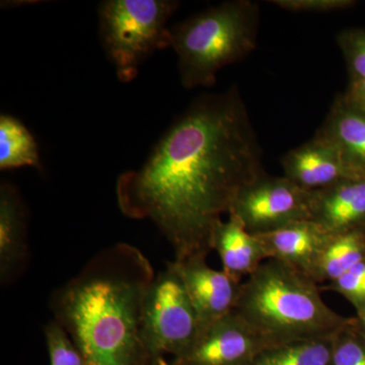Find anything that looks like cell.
I'll return each mask as SVG.
<instances>
[{
	"instance_id": "6da1fadb",
	"label": "cell",
	"mask_w": 365,
	"mask_h": 365,
	"mask_svg": "<svg viewBox=\"0 0 365 365\" xmlns=\"http://www.w3.org/2000/svg\"><path fill=\"white\" fill-rule=\"evenodd\" d=\"M266 174L262 148L237 86L192 102L138 170L118 179V206L150 220L175 261L207 257L215 227L245 187Z\"/></svg>"
},
{
	"instance_id": "7a4b0ae2",
	"label": "cell",
	"mask_w": 365,
	"mask_h": 365,
	"mask_svg": "<svg viewBox=\"0 0 365 365\" xmlns=\"http://www.w3.org/2000/svg\"><path fill=\"white\" fill-rule=\"evenodd\" d=\"M155 276L143 252L119 244L101 252L53 294L55 319L86 364H153L141 335V313Z\"/></svg>"
},
{
	"instance_id": "3957f363",
	"label": "cell",
	"mask_w": 365,
	"mask_h": 365,
	"mask_svg": "<svg viewBox=\"0 0 365 365\" xmlns=\"http://www.w3.org/2000/svg\"><path fill=\"white\" fill-rule=\"evenodd\" d=\"M234 311L268 347L332 335L353 321L327 306L316 281L274 259L242 282Z\"/></svg>"
},
{
	"instance_id": "277c9868",
	"label": "cell",
	"mask_w": 365,
	"mask_h": 365,
	"mask_svg": "<svg viewBox=\"0 0 365 365\" xmlns=\"http://www.w3.org/2000/svg\"><path fill=\"white\" fill-rule=\"evenodd\" d=\"M260 6L232 0L170 26V47L178 56L182 86H212L222 68L257 48Z\"/></svg>"
},
{
	"instance_id": "5b68a950",
	"label": "cell",
	"mask_w": 365,
	"mask_h": 365,
	"mask_svg": "<svg viewBox=\"0 0 365 365\" xmlns=\"http://www.w3.org/2000/svg\"><path fill=\"white\" fill-rule=\"evenodd\" d=\"M176 0H107L98 6L103 47L118 78L129 83L158 50L170 47V16Z\"/></svg>"
},
{
	"instance_id": "8992f818",
	"label": "cell",
	"mask_w": 365,
	"mask_h": 365,
	"mask_svg": "<svg viewBox=\"0 0 365 365\" xmlns=\"http://www.w3.org/2000/svg\"><path fill=\"white\" fill-rule=\"evenodd\" d=\"M200 332L198 318L173 262L155 276L143 300L141 335L153 362L165 353L185 354Z\"/></svg>"
},
{
	"instance_id": "52a82bcc",
	"label": "cell",
	"mask_w": 365,
	"mask_h": 365,
	"mask_svg": "<svg viewBox=\"0 0 365 365\" xmlns=\"http://www.w3.org/2000/svg\"><path fill=\"white\" fill-rule=\"evenodd\" d=\"M314 192L300 188L284 176L265 174L245 187L228 215L252 235L268 234L292 223L312 220Z\"/></svg>"
},
{
	"instance_id": "ba28073f",
	"label": "cell",
	"mask_w": 365,
	"mask_h": 365,
	"mask_svg": "<svg viewBox=\"0 0 365 365\" xmlns=\"http://www.w3.org/2000/svg\"><path fill=\"white\" fill-rule=\"evenodd\" d=\"M265 341L235 311L201 329L191 348L172 365H251L267 348Z\"/></svg>"
},
{
	"instance_id": "9c48e42d",
	"label": "cell",
	"mask_w": 365,
	"mask_h": 365,
	"mask_svg": "<svg viewBox=\"0 0 365 365\" xmlns=\"http://www.w3.org/2000/svg\"><path fill=\"white\" fill-rule=\"evenodd\" d=\"M173 265L193 304L200 330L234 311L242 282L232 279L222 270L209 267L203 256L174 261Z\"/></svg>"
},
{
	"instance_id": "30bf717a",
	"label": "cell",
	"mask_w": 365,
	"mask_h": 365,
	"mask_svg": "<svg viewBox=\"0 0 365 365\" xmlns=\"http://www.w3.org/2000/svg\"><path fill=\"white\" fill-rule=\"evenodd\" d=\"M285 178L307 191H318L357 178L338 150L323 137L313 138L288 151L281 160Z\"/></svg>"
},
{
	"instance_id": "8fae6325",
	"label": "cell",
	"mask_w": 365,
	"mask_h": 365,
	"mask_svg": "<svg viewBox=\"0 0 365 365\" xmlns=\"http://www.w3.org/2000/svg\"><path fill=\"white\" fill-rule=\"evenodd\" d=\"M255 235L260 241L267 260L282 262L312 279L319 258L332 237L311 220L294 222L268 234Z\"/></svg>"
},
{
	"instance_id": "7c38bea8",
	"label": "cell",
	"mask_w": 365,
	"mask_h": 365,
	"mask_svg": "<svg viewBox=\"0 0 365 365\" xmlns=\"http://www.w3.org/2000/svg\"><path fill=\"white\" fill-rule=\"evenodd\" d=\"M312 220L332 235L365 232V177L314 191Z\"/></svg>"
},
{
	"instance_id": "4fadbf2b",
	"label": "cell",
	"mask_w": 365,
	"mask_h": 365,
	"mask_svg": "<svg viewBox=\"0 0 365 365\" xmlns=\"http://www.w3.org/2000/svg\"><path fill=\"white\" fill-rule=\"evenodd\" d=\"M316 134L332 144L355 177H365L364 113L338 95Z\"/></svg>"
},
{
	"instance_id": "5bb4252c",
	"label": "cell",
	"mask_w": 365,
	"mask_h": 365,
	"mask_svg": "<svg viewBox=\"0 0 365 365\" xmlns=\"http://www.w3.org/2000/svg\"><path fill=\"white\" fill-rule=\"evenodd\" d=\"M212 250L220 255L223 272L237 282L267 260L258 237L250 234L234 216L228 215L227 222L222 220L215 227Z\"/></svg>"
},
{
	"instance_id": "9a60e30c",
	"label": "cell",
	"mask_w": 365,
	"mask_h": 365,
	"mask_svg": "<svg viewBox=\"0 0 365 365\" xmlns=\"http://www.w3.org/2000/svg\"><path fill=\"white\" fill-rule=\"evenodd\" d=\"M26 251L25 208L16 190L4 182L0 188V275L11 278Z\"/></svg>"
},
{
	"instance_id": "2e32d148",
	"label": "cell",
	"mask_w": 365,
	"mask_h": 365,
	"mask_svg": "<svg viewBox=\"0 0 365 365\" xmlns=\"http://www.w3.org/2000/svg\"><path fill=\"white\" fill-rule=\"evenodd\" d=\"M42 169L39 148L31 132L11 115L0 116V169Z\"/></svg>"
},
{
	"instance_id": "e0dca14e",
	"label": "cell",
	"mask_w": 365,
	"mask_h": 365,
	"mask_svg": "<svg viewBox=\"0 0 365 365\" xmlns=\"http://www.w3.org/2000/svg\"><path fill=\"white\" fill-rule=\"evenodd\" d=\"M365 260V232L332 235L319 258L313 279L332 282Z\"/></svg>"
},
{
	"instance_id": "ac0fdd59",
	"label": "cell",
	"mask_w": 365,
	"mask_h": 365,
	"mask_svg": "<svg viewBox=\"0 0 365 365\" xmlns=\"http://www.w3.org/2000/svg\"><path fill=\"white\" fill-rule=\"evenodd\" d=\"M335 334L270 346L262 350L251 365H330Z\"/></svg>"
},
{
	"instance_id": "d6986e66",
	"label": "cell",
	"mask_w": 365,
	"mask_h": 365,
	"mask_svg": "<svg viewBox=\"0 0 365 365\" xmlns=\"http://www.w3.org/2000/svg\"><path fill=\"white\" fill-rule=\"evenodd\" d=\"M330 365H365V336L356 318L334 336Z\"/></svg>"
},
{
	"instance_id": "ffe728a7",
	"label": "cell",
	"mask_w": 365,
	"mask_h": 365,
	"mask_svg": "<svg viewBox=\"0 0 365 365\" xmlns=\"http://www.w3.org/2000/svg\"><path fill=\"white\" fill-rule=\"evenodd\" d=\"M50 365H88L68 334L56 319L45 328Z\"/></svg>"
},
{
	"instance_id": "44dd1931",
	"label": "cell",
	"mask_w": 365,
	"mask_h": 365,
	"mask_svg": "<svg viewBox=\"0 0 365 365\" xmlns=\"http://www.w3.org/2000/svg\"><path fill=\"white\" fill-rule=\"evenodd\" d=\"M328 289L344 297L356 311L357 316L365 312V260L353 266L337 279L330 282Z\"/></svg>"
},
{
	"instance_id": "7402d4cb",
	"label": "cell",
	"mask_w": 365,
	"mask_h": 365,
	"mask_svg": "<svg viewBox=\"0 0 365 365\" xmlns=\"http://www.w3.org/2000/svg\"><path fill=\"white\" fill-rule=\"evenodd\" d=\"M350 79L365 78V30H345L337 36Z\"/></svg>"
},
{
	"instance_id": "603a6c76",
	"label": "cell",
	"mask_w": 365,
	"mask_h": 365,
	"mask_svg": "<svg viewBox=\"0 0 365 365\" xmlns=\"http://www.w3.org/2000/svg\"><path fill=\"white\" fill-rule=\"evenodd\" d=\"M274 6L294 13H329L352 6L350 0H271Z\"/></svg>"
},
{
	"instance_id": "cb8c5ba5",
	"label": "cell",
	"mask_w": 365,
	"mask_h": 365,
	"mask_svg": "<svg viewBox=\"0 0 365 365\" xmlns=\"http://www.w3.org/2000/svg\"><path fill=\"white\" fill-rule=\"evenodd\" d=\"M342 97L348 104L365 114V78L350 79L349 86Z\"/></svg>"
},
{
	"instance_id": "d4e9b609",
	"label": "cell",
	"mask_w": 365,
	"mask_h": 365,
	"mask_svg": "<svg viewBox=\"0 0 365 365\" xmlns=\"http://www.w3.org/2000/svg\"><path fill=\"white\" fill-rule=\"evenodd\" d=\"M356 325L359 327L360 332L365 336V312L359 316H356Z\"/></svg>"
},
{
	"instance_id": "484cf974",
	"label": "cell",
	"mask_w": 365,
	"mask_h": 365,
	"mask_svg": "<svg viewBox=\"0 0 365 365\" xmlns=\"http://www.w3.org/2000/svg\"><path fill=\"white\" fill-rule=\"evenodd\" d=\"M153 365H172L170 362H168L167 360L163 359V357H160V359H155V361L153 362Z\"/></svg>"
}]
</instances>
